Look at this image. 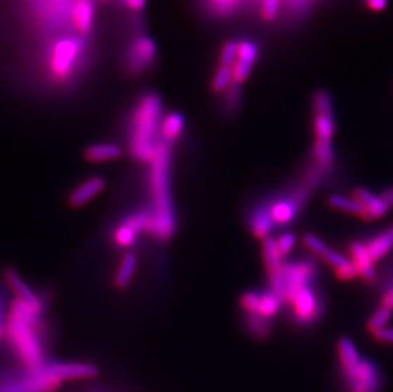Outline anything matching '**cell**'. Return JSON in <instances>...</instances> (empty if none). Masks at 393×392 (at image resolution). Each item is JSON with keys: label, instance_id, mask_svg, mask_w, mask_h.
I'll list each match as a JSON object with an SVG mask.
<instances>
[{"label": "cell", "instance_id": "cell-1", "mask_svg": "<svg viewBox=\"0 0 393 392\" xmlns=\"http://www.w3.org/2000/svg\"><path fill=\"white\" fill-rule=\"evenodd\" d=\"M172 146L160 140L153 158L149 162L148 185L150 193V229L149 234L160 241L174 237L177 218L172 198Z\"/></svg>", "mask_w": 393, "mask_h": 392}, {"label": "cell", "instance_id": "cell-2", "mask_svg": "<svg viewBox=\"0 0 393 392\" xmlns=\"http://www.w3.org/2000/svg\"><path fill=\"white\" fill-rule=\"evenodd\" d=\"M44 312L13 299L8 311L6 333L9 346L26 371L46 363Z\"/></svg>", "mask_w": 393, "mask_h": 392}, {"label": "cell", "instance_id": "cell-3", "mask_svg": "<svg viewBox=\"0 0 393 392\" xmlns=\"http://www.w3.org/2000/svg\"><path fill=\"white\" fill-rule=\"evenodd\" d=\"M311 195L312 190L298 181L255 204L247 213V226L255 237L266 239L275 228L292 225L304 209Z\"/></svg>", "mask_w": 393, "mask_h": 392}, {"label": "cell", "instance_id": "cell-4", "mask_svg": "<svg viewBox=\"0 0 393 392\" xmlns=\"http://www.w3.org/2000/svg\"><path fill=\"white\" fill-rule=\"evenodd\" d=\"M97 368L86 362H46L44 366L4 379L0 392H55L64 382L94 379Z\"/></svg>", "mask_w": 393, "mask_h": 392}, {"label": "cell", "instance_id": "cell-5", "mask_svg": "<svg viewBox=\"0 0 393 392\" xmlns=\"http://www.w3.org/2000/svg\"><path fill=\"white\" fill-rule=\"evenodd\" d=\"M162 102L157 94L144 96L134 111L129 148L134 160L149 163L157 151L162 124Z\"/></svg>", "mask_w": 393, "mask_h": 392}, {"label": "cell", "instance_id": "cell-6", "mask_svg": "<svg viewBox=\"0 0 393 392\" xmlns=\"http://www.w3.org/2000/svg\"><path fill=\"white\" fill-rule=\"evenodd\" d=\"M290 319L299 327H309L320 321L326 310L325 296L316 286H306L287 303Z\"/></svg>", "mask_w": 393, "mask_h": 392}, {"label": "cell", "instance_id": "cell-7", "mask_svg": "<svg viewBox=\"0 0 393 392\" xmlns=\"http://www.w3.org/2000/svg\"><path fill=\"white\" fill-rule=\"evenodd\" d=\"M318 266L314 259H297L285 261L283 266L284 278V298L283 305L293 298L294 294L306 286H314L317 279Z\"/></svg>", "mask_w": 393, "mask_h": 392}, {"label": "cell", "instance_id": "cell-8", "mask_svg": "<svg viewBox=\"0 0 393 392\" xmlns=\"http://www.w3.org/2000/svg\"><path fill=\"white\" fill-rule=\"evenodd\" d=\"M347 392H380L382 374L380 368L371 359H360L349 368L340 369Z\"/></svg>", "mask_w": 393, "mask_h": 392}, {"label": "cell", "instance_id": "cell-9", "mask_svg": "<svg viewBox=\"0 0 393 392\" xmlns=\"http://www.w3.org/2000/svg\"><path fill=\"white\" fill-rule=\"evenodd\" d=\"M150 220L152 217L149 208H143L127 215L115 227L112 232L115 245L120 248L133 247L141 233H149Z\"/></svg>", "mask_w": 393, "mask_h": 392}, {"label": "cell", "instance_id": "cell-10", "mask_svg": "<svg viewBox=\"0 0 393 392\" xmlns=\"http://www.w3.org/2000/svg\"><path fill=\"white\" fill-rule=\"evenodd\" d=\"M314 134L316 141L331 143L335 133L333 102L325 91L314 94Z\"/></svg>", "mask_w": 393, "mask_h": 392}, {"label": "cell", "instance_id": "cell-11", "mask_svg": "<svg viewBox=\"0 0 393 392\" xmlns=\"http://www.w3.org/2000/svg\"><path fill=\"white\" fill-rule=\"evenodd\" d=\"M79 50V42L73 39H65L56 44L51 56V70L56 78H67V74L72 72Z\"/></svg>", "mask_w": 393, "mask_h": 392}, {"label": "cell", "instance_id": "cell-12", "mask_svg": "<svg viewBox=\"0 0 393 392\" xmlns=\"http://www.w3.org/2000/svg\"><path fill=\"white\" fill-rule=\"evenodd\" d=\"M6 282H7L8 288H11V291L13 292L14 299H18L20 302L26 303L27 306L32 307L34 310L45 311V305H44L42 298L34 292L31 286L27 284L25 280L20 278V274L9 269L6 273Z\"/></svg>", "mask_w": 393, "mask_h": 392}, {"label": "cell", "instance_id": "cell-13", "mask_svg": "<svg viewBox=\"0 0 393 392\" xmlns=\"http://www.w3.org/2000/svg\"><path fill=\"white\" fill-rule=\"evenodd\" d=\"M106 186L105 179L101 176H92L82 181L78 186L74 189L69 195V206L73 208H80L86 206L91 200L98 196Z\"/></svg>", "mask_w": 393, "mask_h": 392}, {"label": "cell", "instance_id": "cell-14", "mask_svg": "<svg viewBox=\"0 0 393 392\" xmlns=\"http://www.w3.org/2000/svg\"><path fill=\"white\" fill-rule=\"evenodd\" d=\"M349 253L360 278L369 284L374 283L377 280V273L374 269L373 260L371 259L364 244L359 241H354L349 246Z\"/></svg>", "mask_w": 393, "mask_h": 392}, {"label": "cell", "instance_id": "cell-15", "mask_svg": "<svg viewBox=\"0 0 393 392\" xmlns=\"http://www.w3.org/2000/svg\"><path fill=\"white\" fill-rule=\"evenodd\" d=\"M257 46L254 42L250 41H242L238 44V51H237V60L234 63L232 70H233V80L236 82H243L251 73V69L254 67L255 61L257 59Z\"/></svg>", "mask_w": 393, "mask_h": 392}, {"label": "cell", "instance_id": "cell-16", "mask_svg": "<svg viewBox=\"0 0 393 392\" xmlns=\"http://www.w3.org/2000/svg\"><path fill=\"white\" fill-rule=\"evenodd\" d=\"M354 199L359 201L360 204L366 208V213L363 217L364 220H378L388 212V206L385 204L383 200L380 199V196H375L366 189L361 187L355 189Z\"/></svg>", "mask_w": 393, "mask_h": 392}, {"label": "cell", "instance_id": "cell-17", "mask_svg": "<svg viewBox=\"0 0 393 392\" xmlns=\"http://www.w3.org/2000/svg\"><path fill=\"white\" fill-rule=\"evenodd\" d=\"M138 267V256L133 251H127L122 255L114 275L115 286L124 289L130 286Z\"/></svg>", "mask_w": 393, "mask_h": 392}, {"label": "cell", "instance_id": "cell-18", "mask_svg": "<svg viewBox=\"0 0 393 392\" xmlns=\"http://www.w3.org/2000/svg\"><path fill=\"white\" fill-rule=\"evenodd\" d=\"M155 56V45L148 37H140L134 42L131 50V67L135 70H140L149 65Z\"/></svg>", "mask_w": 393, "mask_h": 392}, {"label": "cell", "instance_id": "cell-19", "mask_svg": "<svg viewBox=\"0 0 393 392\" xmlns=\"http://www.w3.org/2000/svg\"><path fill=\"white\" fill-rule=\"evenodd\" d=\"M122 154L120 146L115 143H97L88 146L86 149V158L94 163H105L119 160Z\"/></svg>", "mask_w": 393, "mask_h": 392}, {"label": "cell", "instance_id": "cell-20", "mask_svg": "<svg viewBox=\"0 0 393 392\" xmlns=\"http://www.w3.org/2000/svg\"><path fill=\"white\" fill-rule=\"evenodd\" d=\"M363 244L367 248L371 259L373 260V263H377V261L383 259L387 253L392 250L393 237L387 231V232L375 234L374 237L368 239Z\"/></svg>", "mask_w": 393, "mask_h": 392}, {"label": "cell", "instance_id": "cell-21", "mask_svg": "<svg viewBox=\"0 0 393 392\" xmlns=\"http://www.w3.org/2000/svg\"><path fill=\"white\" fill-rule=\"evenodd\" d=\"M185 120L179 113H169L160 124V140L171 144L174 140L179 139L183 132Z\"/></svg>", "mask_w": 393, "mask_h": 392}, {"label": "cell", "instance_id": "cell-22", "mask_svg": "<svg viewBox=\"0 0 393 392\" xmlns=\"http://www.w3.org/2000/svg\"><path fill=\"white\" fill-rule=\"evenodd\" d=\"M245 327L255 339L266 340L273 331V322L259 313H245Z\"/></svg>", "mask_w": 393, "mask_h": 392}, {"label": "cell", "instance_id": "cell-23", "mask_svg": "<svg viewBox=\"0 0 393 392\" xmlns=\"http://www.w3.org/2000/svg\"><path fill=\"white\" fill-rule=\"evenodd\" d=\"M94 9L92 0H77L73 7V20L78 31L86 34L94 22Z\"/></svg>", "mask_w": 393, "mask_h": 392}, {"label": "cell", "instance_id": "cell-24", "mask_svg": "<svg viewBox=\"0 0 393 392\" xmlns=\"http://www.w3.org/2000/svg\"><path fill=\"white\" fill-rule=\"evenodd\" d=\"M337 357H339V365L340 369L349 368L359 362V352L356 346H354L353 341L347 338H341L337 343Z\"/></svg>", "mask_w": 393, "mask_h": 392}, {"label": "cell", "instance_id": "cell-25", "mask_svg": "<svg viewBox=\"0 0 393 392\" xmlns=\"http://www.w3.org/2000/svg\"><path fill=\"white\" fill-rule=\"evenodd\" d=\"M283 306L281 299L271 292L270 289L260 292V301H259V308L257 312L265 319L273 320V316L279 312L280 308Z\"/></svg>", "mask_w": 393, "mask_h": 392}, {"label": "cell", "instance_id": "cell-26", "mask_svg": "<svg viewBox=\"0 0 393 392\" xmlns=\"http://www.w3.org/2000/svg\"><path fill=\"white\" fill-rule=\"evenodd\" d=\"M380 307L393 311V263L387 266V270L380 278Z\"/></svg>", "mask_w": 393, "mask_h": 392}, {"label": "cell", "instance_id": "cell-27", "mask_svg": "<svg viewBox=\"0 0 393 392\" xmlns=\"http://www.w3.org/2000/svg\"><path fill=\"white\" fill-rule=\"evenodd\" d=\"M330 206L336 208V209H341L345 210L347 213L356 214L360 218L364 217L366 213V208L360 204L359 201L355 199H349V198H344L340 195H333L328 199Z\"/></svg>", "mask_w": 393, "mask_h": 392}, {"label": "cell", "instance_id": "cell-28", "mask_svg": "<svg viewBox=\"0 0 393 392\" xmlns=\"http://www.w3.org/2000/svg\"><path fill=\"white\" fill-rule=\"evenodd\" d=\"M392 316V311L386 307H380L368 320L367 329L372 334L380 331L382 329L387 327V324L389 322Z\"/></svg>", "mask_w": 393, "mask_h": 392}, {"label": "cell", "instance_id": "cell-29", "mask_svg": "<svg viewBox=\"0 0 393 392\" xmlns=\"http://www.w3.org/2000/svg\"><path fill=\"white\" fill-rule=\"evenodd\" d=\"M233 80V70L232 68L220 67L218 72L214 75L213 89L217 92H223L227 89L229 83Z\"/></svg>", "mask_w": 393, "mask_h": 392}, {"label": "cell", "instance_id": "cell-30", "mask_svg": "<svg viewBox=\"0 0 393 392\" xmlns=\"http://www.w3.org/2000/svg\"><path fill=\"white\" fill-rule=\"evenodd\" d=\"M237 51H238V44H237V42H234V41L227 42V44L223 46L221 55H220L221 67H233L234 63H236V60H237Z\"/></svg>", "mask_w": 393, "mask_h": 392}, {"label": "cell", "instance_id": "cell-31", "mask_svg": "<svg viewBox=\"0 0 393 392\" xmlns=\"http://www.w3.org/2000/svg\"><path fill=\"white\" fill-rule=\"evenodd\" d=\"M275 241H276V247H278L280 256L285 258L293 250V246L295 245V234L292 232L283 233L279 239H275Z\"/></svg>", "mask_w": 393, "mask_h": 392}, {"label": "cell", "instance_id": "cell-32", "mask_svg": "<svg viewBox=\"0 0 393 392\" xmlns=\"http://www.w3.org/2000/svg\"><path fill=\"white\" fill-rule=\"evenodd\" d=\"M303 242H304V245H306L314 255H317V256H320V258H322L327 250H328V247L325 245V242H322V241H321L318 237H316L314 234H306V236L303 237Z\"/></svg>", "mask_w": 393, "mask_h": 392}, {"label": "cell", "instance_id": "cell-33", "mask_svg": "<svg viewBox=\"0 0 393 392\" xmlns=\"http://www.w3.org/2000/svg\"><path fill=\"white\" fill-rule=\"evenodd\" d=\"M322 259L325 260L327 264H330V265L333 266L335 270L339 269L341 266L347 265V263L350 261V260H347V258H344L342 255L336 253V251H333L331 248L327 250L325 255L322 256Z\"/></svg>", "mask_w": 393, "mask_h": 392}, {"label": "cell", "instance_id": "cell-34", "mask_svg": "<svg viewBox=\"0 0 393 392\" xmlns=\"http://www.w3.org/2000/svg\"><path fill=\"white\" fill-rule=\"evenodd\" d=\"M8 311H9V305L7 303L6 294L0 289V340L4 338V333H6Z\"/></svg>", "mask_w": 393, "mask_h": 392}, {"label": "cell", "instance_id": "cell-35", "mask_svg": "<svg viewBox=\"0 0 393 392\" xmlns=\"http://www.w3.org/2000/svg\"><path fill=\"white\" fill-rule=\"evenodd\" d=\"M336 272V277L340 280H352L356 277H359L356 267L354 265L352 261H349L347 265L341 266L339 269L335 270Z\"/></svg>", "mask_w": 393, "mask_h": 392}, {"label": "cell", "instance_id": "cell-36", "mask_svg": "<svg viewBox=\"0 0 393 392\" xmlns=\"http://www.w3.org/2000/svg\"><path fill=\"white\" fill-rule=\"evenodd\" d=\"M280 0H264L262 14L267 20H271L276 17L279 11Z\"/></svg>", "mask_w": 393, "mask_h": 392}, {"label": "cell", "instance_id": "cell-37", "mask_svg": "<svg viewBox=\"0 0 393 392\" xmlns=\"http://www.w3.org/2000/svg\"><path fill=\"white\" fill-rule=\"evenodd\" d=\"M374 339L380 343H386V344H393V329L389 327H385L380 331L373 334Z\"/></svg>", "mask_w": 393, "mask_h": 392}, {"label": "cell", "instance_id": "cell-38", "mask_svg": "<svg viewBox=\"0 0 393 392\" xmlns=\"http://www.w3.org/2000/svg\"><path fill=\"white\" fill-rule=\"evenodd\" d=\"M380 199L385 201V204L388 206V209L393 208V187H388L383 193L380 195Z\"/></svg>", "mask_w": 393, "mask_h": 392}, {"label": "cell", "instance_id": "cell-39", "mask_svg": "<svg viewBox=\"0 0 393 392\" xmlns=\"http://www.w3.org/2000/svg\"><path fill=\"white\" fill-rule=\"evenodd\" d=\"M367 6L374 12H380L386 8L387 0H367Z\"/></svg>", "mask_w": 393, "mask_h": 392}, {"label": "cell", "instance_id": "cell-40", "mask_svg": "<svg viewBox=\"0 0 393 392\" xmlns=\"http://www.w3.org/2000/svg\"><path fill=\"white\" fill-rule=\"evenodd\" d=\"M213 1L220 11H229L237 3V0H213Z\"/></svg>", "mask_w": 393, "mask_h": 392}, {"label": "cell", "instance_id": "cell-41", "mask_svg": "<svg viewBox=\"0 0 393 392\" xmlns=\"http://www.w3.org/2000/svg\"><path fill=\"white\" fill-rule=\"evenodd\" d=\"M129 7L131 9H135V11H139L141 8L146 6V0H125Z\"/></svg>", "mask_w": 393, "mask_h": 392}, {"label": "cell", "instance_id": "cell-42", "mask_svg": "<svg viewBox=\"0 0 393 392\" xmlns=\"http://www.w3.org/2000/svg\"><path fill=\"white\" fill-rule=\"evenodd\" d=\"M89 392H110L106 391V390H102V388H96V390H91Z\"/></svg>", "mask_w": 393, "mask_h": 392}, {"label": "cell", "instance_id": "cell-43", "mask_svg": "<svg viewBox=\"0 0 393 392\" xmlns=\"http://www.w3.org/2000/svg\"><path fill=\"white\" fill-rule=\"evenodd\" d=\"M388 233H389V234H391V236H392V237H393V226L391 227V228H389V229H388Z\"/></svg>", "mask_w": 393, "mask_h": 392}]
</instances>
